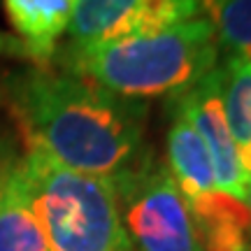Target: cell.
Returning a JSON list of instances; mask_svg holds the SVG:
<instances>
[{"label": "cell", "mask_w": 251, "mask_h": 251, "mask_svg": "<svg viewBox=\"0 0 251 251\" xmlns=\"http://www.w3.org/2000/svg\"><path fill=\"white\" fill-rule=\"evenodd\" d=\"M170 130H168V170L177 181L186 205H196L216 188L214 165L209 158L205 142L191 128L186 119L170 112Z\"/></svg>", "instance_id": "cell-7"}, {"label": "cell", "mask_w": 251, "mask_h": 251, "mask_svg": "<svg viewBox=\"0 0 251 251\" xmlns=\"http://www.w3.org/2000/svg\"><path fill=\"white\" fill-rule=\"evenodd\" d=\"M224 109L237 147V161L251 184V65L240 58H226Z\"/></svg>", "instance_id": "cell-11"}, {"label": "cell", "mask_w": 251, "mask_h": 251, "mask_svg": "<svg viewBox=\"0 0 251 251\" xmlns=\"http://www.w3.org/2000/svg\"><path fill=\"white\" fill-rule=\"evenodd\" d=\"M51 61L124 98H172L219 65V42L212 26L198 17L153 35L84 47L68 42Z\"/></svg>", "instance_id": "cell-2"}, {"label": "cell", "mask_w": 251, "mask_h": 251, "mask_svg": "<svg viewBox=\"0 0 251 251\" xmlns=\"http://www.w3.org/2000/svg\"><path fill=\"white\" fill-rule=\"evenodd\" d=\"M112 188L126 233L140 251H205L168 163L144 151Z\"/></svg>", "instance_id": "cell-4"}, {"label": "cell", "mask_w": 251, "mask_h": 251, "mask_svg": "<svg viewBox=\"0 0 251 251\" xmlns=\"http://www.w3.org/2000/svg\"><path fill=\"white\" fill-rule=\"evenodd\" d=\"M77 0H5L7 19L37 61H51Z\"/></svg>", "instance_id": "cell-9"}, {"label": "cell", "mask_w": 251, "mask_h": 251, "mask_svg": "<svg viewBox=\"0 0 251 251\" xmlns=\"http://www.w3.org/2000/svg\"><path fill=\"white\" fill-rule=\"evenodd\" d=\"M49 251H133L112 184L68 170L35 149L14 163Z\"/></svg>", "instance_id": "cell-3"}, {"label": "cell", "mask_w": 251, "mask_h": 251, "mask_svg": "<svg viewBox=\"0 0 251 251\" xmlns=\"http://www.w3.org/2000/svg\"><path fill=\"white\" fill-rule=\"evenodd\" d=\"M200 12L214 30L219 49L251 65V0H200Z\"/></svg>", "instance_id": "cell-12"}, {"label": "cell", "mask_w": 251, "mask_h": 251, "mask_svg": "<svg viewBox=\"0 0 251 251\" xmlns=\"http://www.w3.org/2000/svg\"><path fill=\"white\" fill-rule=\"evenodd\" d=\"M200 17V0H77L70 45H100L163 33Z\"/></svg>", "instance_id": "cell-5"}, {"label": "cell", "mask_w": 251, "mask_h": 251, "mask_svg": "<svg viewBox=\"0 0 251 251\" xmlns=\"http://www.w3.org/2000/svg\"><path fill=\"white\" fill-rule=\"evenodd\" d=\"M170 112H177L186 119L191 128L205 142L212 165H214L216 186L224 193L247 202L249 198V179L244 177L237 147L230 135L224 109V68L216 65L193 86L170 98Z\"/></svg>", "instance_id": "cell-6"}, {"label": "cell", "mask_w": 251, "mask_h": 251, "mask_svg": "<svg viewBox=\"0 0 251 251\" xmlns=\"http://www.w3.org/2000/svg\"><path fill=\"white\" fill-rule=\"evenodd\" d=\"M0 251H49L14 165L0 177Z\"/></svg>", "instance_id": "cell-10"}, {"label": "cell", "mask_w": 251, "mask_h": 251, "mask_svg": "<svg viewBox=\"0 0 251 251\" xmlns=\"http://www.w3.org/2000/svg\"><path fill=\"white\" fill-rule=\"evenodd\" d=\"M205 251H251L249 205L216 188L188 207Z\"/></svg>", "instance_id": "cell-8"}, {"label": "cell", "mask_w": 251, "mask_h": 251, "mask_svg": "<svg viewBox=\"0 0 251 251\" xmlns=\"http://www.w3.org/2000/svg\"><path fill=\"white\" fill-rule=\"evenodd\" d=\"M2 96L26 149L68 170L112 181L144 156L147 105L70 72L33 68L9 75Z\"/></svg>", "instance_id": "cell-1"}, {"label": "cell", "mask_w": 251, "mask_h": 251, "mask_svg": "<svg viewBox=\"0 0 251 251\" xmlns=\"http://www.w3.org/2000/svg\"><path fill=\"white\" fill-rule=\"evenodd\" d=\"M247 205H249V212H251V186H249V198H247Z\"/></svg>", "instance_id": "cell-13"}]
</instances>
